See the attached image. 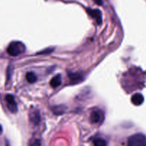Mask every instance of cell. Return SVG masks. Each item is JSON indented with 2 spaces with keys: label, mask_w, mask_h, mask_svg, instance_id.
Here are the masks:
<instances>
[{
  "label": "cell",
  "mask_w": 146,
  "mask_h": 146,
  "mask_svg": "<svg viewBox=\"0 0 146 146\" xmlns=\"http://www.w3.org/2000/svg\"><path fill=\"white\" fill-rule=\"evenodd\" d=\"M25 50V46L21 42H12L7 48L8 54L12 57H16L23 53Z\"/></svg>",
  "instance_id": "1"
},
{
  "label": "cell",
  "mask_w": 146,
  "mask_h": 146,
  "mask_svg": "<svg viewBox=\"0 0 146 146\" xmlns=\"http://www.w3.org/2000/svg\"><path fill=\"white\" fill-rule=\"evenodd\" d=\"M127 146H146V136L142 133L133 135L127 140Z\"/></svg>",
  "instance_id": "2"
},
{
  "label": "cell",
  "mask_w": 146,
  "mask_h": 146,
  "mask_svg": "<svg viewBox=\"0 0 146 146\" xmlns=\"http://www.w3.org/2000/svg\"><path fill=\"white\" fill-rule=\"evenodd\" d=\"M5 100L9 111L12 113H16L17 112V105L14 97L12 95H7Z\"/></svg>",
  "instance_id": "3"
},
{
  "label": "cell",
  "mask_w": 146,
  "mask_h": 146,
  "mask_svg": "<svg viewBox=\"0 0 146 146\" xmlns=\"http://www.w3.org/2000/svg\"><path fill=\"white\" fill-rule=\"evenodd\" d=\"M103 118V114L102 112L100 110H95L94 111L91 113L90 115V121L92 123H98L102 121Z\"/></svg>",
  "instance_id": "4"
},
{
  "label": "cell",
  "mask_w": 146,
  "mask_h": 146,
  "mask_svg": "<svg viewBox=\"0 0 146 146\" xmlns=\"http://www.w3.org/2000/svg\"><path fill=\"white\" fill-rule=\"evenodd\" d=\"M88 12L92 18L96 20L98 25H100L102 22V14L99 9H88Z\"/></svg>",
  "instance_id": "5"
},
{
  "label": "cell",
  "mask_w": 146,
  "mask_h": 146,
  "mask_svg": "<svg viewBox=\"0 0 146 146\" xmlns=\"http://www.w3.org/2000/svg\"><path fill=\"white\" fill-rule=\"evenodd\" d=\"M131 102L133 105H142L144 102V97L142 94L140 93H136L133 95L131 98Z\"/></svg>",
  "instance_id": "6"
},
{
  "label": "cell",
  "mask_w": 146,
  "mask_h": 146,
  "mask_svg": "<svg viewBox=\"0 0 146 146\" xmlns=\"http://www.w3.org/2000/svg\"><path fill=\"white\" fill-rule=\"evenodd\" d=\"M62 83V78L61 75H57L56 76H54L52 79L50 81V86L53 88H57V87L60 86Z\"/></svg>",
  "instance_id": "7"
},
{
  "label": "cell",
  "mask_w": 146,
  "mask_h": 146,
  "mask_svg": "<svg viewBox=\"0 0 146 146\" xmlns=\"http://www.w3.org/2000/svg\"><path fill=\"white\" fill-rule=\"evenodd\" d=\"M26 80L29 83H35L36 81V76L34 72H29L27 73Z\"/></svg>",
  "instance_id": "8"
},
{
  "label": "cell",
  "mask_w": 146,
  "mask_h": 146,
  "mask_svg": "<svg viewBox=\"0 0 146 146\" xmlns=\"http://www.w3.org/2000/svg\"><path fill=\"white\" fill-rule=\"evenodd\" d=\"M94 146H107L106 141L102 138H97L94 141Z\"/></svg>",
  "instance_id": "9"
},
{
  "label": "cell",
  "mask_w": 146,
  "mask_h": 146,
  "mask_svg": "<svg viewBox=\"0 0 146 146\" xmlns=\"http://www.w3.org/2000/svg\"><path fill=\"white\" fill-rule=\"evenodd\" d=\"M94 2H95V4H97L98 5H102V0H93Z\"/></svg>",
  "instance_id": "10"
},
{
  "label": "cell",
  "mask_w": 146,
  "mask_h": 146,
  "mask_svg": "<svg viewBox=\"0 0 146 146\" xmlns=\"http://www.w3.org/2000/svg\"><path fill=\"white\" fill-rule=\"evenodd\" d=\"M2 132H3V129H2V125H0V135H2Z\"/></svg>",
  "instance_id": "11"
}]
</instances>
